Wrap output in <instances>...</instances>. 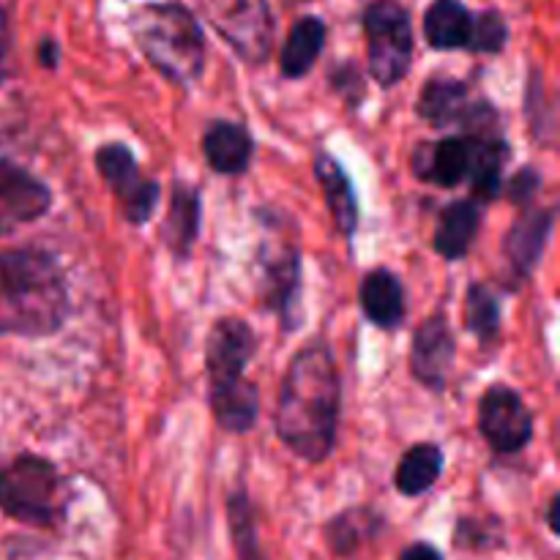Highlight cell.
Instances as JSON below:
<instances>
[{
  "label": "cell",
  "mask_w": 560,
  "mask_h": 560,
  "mask_svg": "<svg viewBox=\"0 0 560 560\" xmlns=\"http://www.w3.org/2000/svg\"><path fill=\"white\" fill-rule=\"evenodd\" d=\"M342 383L326 342H310L288 366L279 388L273 430L306 463H323L337 446Z\"/></svg>",
  "instance_id": "1"
},
{
  "label": "cell",
  "mask_w": 560,
  "mask_h": 560,
  "mask_svg": "<svg viewBox=\"0 0 560 560\" xmlns=\"http://www.w3.org/2000/svg\"><path fill=\"white\" fill-rule=\"evenodd\" d=\"M69 312V284L49 252H0V334L49 337Z\"/></svg>",
  "instance_id": "2"
},
{
  "label": "cell",
  "mask_w": 560,
  "mask_h": 560,
  "mask_svg": "<svg viewBox=\"0 0 560 560\" xmlns=\"http://www.w3.org/2000/svg\"><path fill=\"white\" fill-rule=\"evenodd\" d=\"M131 36L148 63L180 88H191L206 69V36L189 9L148 3L129 20Z\"/></svg>",
  "instance_id": "3"
},
{
  "label": "cell",
  "mask_w": 560,
  "mask_h": 560,
  "mask_svg": "<svg viewBox=\"0 0 560 560\" xmlns=\"http://www.w3.org/2000/svg\"><path fill=\"white\" fill-rule=\"evenodd\" d=\"M69 492L49 459L20 454L0 465V514L27 528H58L66 517Z\"/></svg>",
  "instance_id": "4"
},
{
  "label": "cell",
  "mask_w": 560,
  "mask_h": 560,
  "mask_svg": "<svg viewBox=\"0 0 560 560\" xmlns=\"http://www.w3.org/2000/svg\"><path fill=\"white\" fill-rule=\"evenodd\" d=\"M366 42H370V74L377 85L394 88L410 71L413 60V31L410 14L394 0H381L364 14Z\"/></svg>",
  "instance_id": "5"
},
{
  "label": "cell",
  "mask_w": 560,
  "mask_h": 560,
  "mask_svg": "<svg viewBox=\"0 0 560 560\" xmlns=\"http://www.w3.org/2000/svg\"><path fill=\"white\" fill-rule=\"evenodd\" d=\"M416 109L435 129L459 124L465 126V135H495V107L485 98H474L470 85L463 80H452V77L427 80Z\"/></svg>",
  "instance_id": "6"
},
{
  "label": "cell",
  "mask_w": 560,
  "mask_h": 560,
  "mask_svg": "<svg viewBox=\"0 0 560 560\" xmlns=\"http://www.w3.org/2000/svg\"><path fill=\"white\" fill-rule=\"evenodd\" d=\"M96 167L98 175L113 189V195L118 197L126 222L145 224L162 200V186L142 175L131 148L124 142H107L96 151Z\"/></svg>",
  "instance_id": "7"
},
{
  "label": "cell",
  "mask_w": 560,
  "mask_h": 560,
  "mask_svg": "<svg viewBox=\"0 0 560 560\" xmlns=\"http://www.w3.org/2000/svg\"><path fill=\"white\" fill-rule=\"evenodd\" d=\"M479 432L495 454H520L534 441V416L514 388L498 383L479 402Z\"/></svg>",
  "instance_id": "8"
},
{
  "label": "cell",
  "mask_w": 560,
  "mask_h": 560,
  "mask_svg": "<svg viewBox=\"0 0 560 560\" xmlns=\"http://www.w3.org/2000/svg\"><path fill=\"white\" fill-rule=\"evenodd\" d=\"M260 293L266 306L282 317L284 331L301 326V252L293 244L268 241L260 246Z\"/></svg>",
  "instance_id": "9"
},
{
  "label": "cell",
  "mask_w": 560,
  "mask_h": 560,
  "mask_svg": "<svg viewBox=\"0 0 560 560\" xmlns=\"http://www.w3.org/2000/svg\"><path fill=\"white\" fill-rule=\"evenodd\" d=\"M52 206V191L20 164L0 159V235L36 222Z\"/></svg>",
  "instance_id": "10"
},
{
  "label": "cell",
  "mask_w": 560,
  "mask_h": 560,
  "mask_svg": "<svg viewBox=\"0 0 560 560\" xmlns=\"http://www.w3.org/2000/svg\"><path fill=\"white\" fill-rule=\"evenodd\" d=\"M213 22L249 63H262L271 52L273 22L266 0H230L222 9H213Z\"/></svg>",
  "instance_id": "11"
},
{
  "label": "cell",
  "mask_w": 560,
  "mask_h": 560,
  "mask_svg": "<svg viewBox=\"0 0 560 560\" xmlns=\"http://www.w3.org/2000/svg\"><path fill=\"white\" fill-rule=\"evenodd\" d=\"M490 135H459L446 140L421 145L413 153V170L421 180L435 184L441 189H454L474 173L481 140Z\"/></svg>",
  "instance_id": "12"
},
{
  "label": "cell",
  "mask_w": 560,
  "mask_h": 560,
  "mask_svg": "<svg viewBox=\"0 0 560 560\" xmlns=\"http://www.w3.org/2000/svg\"><path fill=\"white\" fill-rule=\"evenodd\" d=\"M257 337L241 317H222L208 331L206 342V370L211 386L241 381L255 355Z\"/></svg>",
  "instance_id": "13"
},
{
  "label": "cell",
  "mask_w": 560,
  "mask_h": 560,
  "mask_svg": "<svg viewBox=\"0 0 560 560\" xmlns=\"http://www.w3.org/2000/svg\"><path fill=\"white\" fill-rule=\"evenodd\" d=\"M454 359H457V342H454L448 320L443 315L427 317L416 331L413 348H410L413 377L432 392H443L448 386Z\"/></svg>",
  "instance_id": "14"
},
{
  "label": "cell",
  "mask_w": 560,
  "mask_h": 560,
  "mask_svg": "<svg viewBox=\"0 0 560 560\" xmlns=\"http://www.w3.org/2000/svg\"><path fill=\"white\" fill-rule=\"evenodd\" d=\"M202 153L217 173L244 175L255 159V140L249 129L235 120H213L202 135Z\"/></svg>",
  "instance_id": "15"
},
{
  "label": "cell",
  "mask_w": 560,
  "mask_h": 560,
  "mask_svg": "<svg viewBox=\"0 0 560 560\" xmlns=\"http://www.w3.org/2000/svg\"><path fill=\"white\" fill-rule=\"evenodd\" d=\"M359 301L366 320L377 328L394 331L405 323V288L388 268H375L359 284Z\"/></svg>",
  "instance_id": "16"
},
{
  "label": "cell",
  "mask_w": 560,
  "mask_h": 560,
  "mask_svg": "<svg viewBox=\"0 0 560 560\" xmlns=\"http://www.w3.org/2000/svg\"><path fill=\"white\" fill-rule=\"evenodd\" d=\"M552 228H556V211L552 208H539L528 211L514 222L506 238V257L520 277H530L539 266L541 255L547 249Z\"/></svg>",
  "instance_id": "17"
},
{
  "label": "cell",
  "mask_w": 560,
  "mask_h": 560,
  "mask_svg": "<svg viewBox=\"0 0 560 560\" xmlns=\"http://www.w3.org/2000/svg\"><path fill=\"white\" fill-rule=\"evenodd\" d=\"M200 219H202V200L200 189L189 184H173V195H170L167 219H164V244L173 252L175 260H186L195 249V241L200 235Z\"/></svg>",
  "instance_id": "18"
},
{
  "label": "cell",
  "mask_w": 560,
  "mask_h": 560,
  "mask_svg": "<svg viewBox=\"0 0 560 560\" xmlns=\"http://www.w3.org/2000/svg\"><path fill=\"white\" fill-rule=\"evenodd\" d=\"M315 175L326 191V206L331 211L334 224L350 241L359 230V197H355L348 173L331 153L320 151L315 156Z\"/></svg>",
  "instance_id": "19"
},
{
  "label": "cell",
  "mask_w": 560,
  "mask_h": 560,
  "mask_svg": "<svg viewBox=\"0 0 560 560\" xmlns=\"http://www.w3.org/2000/svg\"><path fill=\"white\" fill-rule=\"evenodd\" d=\"M208 402H211L213 419L222 430L246 435L255 427L257 413H260V394L249 381H233L224 386L208 388Z\"/></svg>",
  "instance_id": "20"
},
{
  "label": "cell",
  "mask_w": 560,
  "mask_h": 560,
  "mask_svg": "<svg viewBox=\"0 0 560 560\" xmlns=\"http://www.w3.org/2000/svg\"><path fill=\"white\" fill-rule=\"evenodd\" d=\"M481 211L479 202L474 200H457L441 213V222L435 230V252L446 260H463L474 246L476 235H479Z\"/></svg>",
  "instance_id": "21"
},
{
  "label": "cell",
  "mask_w": 560,
  "mask_h": 560,
  "mask_svg": "<svg viewBox=\"0 0 560 560\" xmlns=\"http://www.w3.org/2000/svg\"><path fill=\"white\" fill-rule=\"evenodd\" d=\"M443 468H446V457L438 443H416L399 459L394 485H397L399 495L419 498L438 485Z\"/></svg>",
  "instance_id": "22"
},
{
  "label": "cell",
  "mask_w": 560,
  "mask_h": 560,
  "mask_svg": "<svg viewBox=\"0 0 560 560\" xmlns=\"http://www.w3.org/2000/svg\"><path fill=\"white\" fill-rule=\"evenodd\" d=\"M474 14L459 0H435L424 14V36L432 49H468Z\"/></svg>",
  "instance_id": "23"
},
{
  "label": "cell",
  "mask_w": 560,
  "mask_h": 560,
  "mask_svg": "<svg viewBox=\"0 0 560 560\" xmlns=\"http://www.w3.org/2000/svg\"><path fill=\"white\" fill-rule=\"evenodd\" d=\"M323 47H326V22L320 16H301L293 27L290 36L282 47V74L290 80L306 77L320 58Z\"/></svg>",
  "instance_id": "24"
},
{
  "label": "cell",
  "mask_w": 560,
  "mask_h": 560,
  "mask_svg": "<svg viewBox=\"0 0 560 560\" xmlns=\"http://www.w3.org/2000/svg\"><path fill=\"white\" fill-rule=\"evenodd\" d=\"M386 520L370 506H353L348 512L337 514L331 523L326 525V541L337 556L350 558L366 545V541L375 539L383 530Z\"/></svg>",
  "instance_id": "25"
},
{
  "label": "cell",
  "mask_w": 560,
  "mask_h": 560,
  "mask_svg": "<svg viewBox=\"0 0 560 560\" xmlns=\"http://www.w3.org/2000/svg\"><path fill=\"white\" fill-rule=\"evenodd\" d=\"M509 162V145L501 137L490 135L481 140L479 156H476L474 173H470V191H474V202H492L501 195V178L503 167Z\"/></svg>",
  "instance_id": "26"
},
{
  "label": "cell",
  "mask_w": 560,
  "mask_h": 560,
  "mask_svg": "<svg viewBox=\"0 0 560 560\" xmlns=\"http://www.w3.org/2000/svg\"><path fill=\"white\" fill-rule=\"evenodd\" d=\"M228 523L230 539H233L235 558L238 560H266L260 547V534H257V514L252 506L246 490L233 492L228 498Z\"/></svg>",
  "instance_id": "27"
},
{
  "label": "cell",
  "mask_w": 560,
  "mask_h": 560,
  "mask_svg": "<svg viewBox=\"0 0 560 560\" xmlns=\"http://www.w3.org/2000/svg\"><path fill=\"white\" fill-rule=\"evenodd\" d=\"M465 323L481 345H492L498 339V334H501V299L490 284L476 282L468 288Z\"/></svg>",
  "instance_id": "28"
},
{
  "label": "cell",
  "mask_w": 560,
  "mask_h": 560,
  "mask_svg": "<svg viewBox=\"0 0 560 560\" xmlns=\"http://www.w3.org/2000/svg\"><path fill=\"white\" fill-rule=\"evenodd\" d=\"M509 42V27L498 11H481L474 14V31H470L468 49L470 52L481 55H495L506 47Z\"/></svg>",
  "instance_id": "29"
},
{
  "label": "cell",
  "mask_w": 560,
  "mask_h": 560,
  "mask_svg": "<svg viewBox=\"0 0 560 560\" xmlns=\"http://www.w3.org/2000/svg\"><path fill=\"white\" fill-rule=\"evenodd\" d=\"M541 186V175L536 173L534 167H523L509 184V200L517 202V206H525V202L534 200V195Z\"/></svg>",
  "instance_id": "30"
},
{
  "label": "cell",
  "mask_w": 560,
  "mask_h": 560,
  "mask_svg": "<svg viewBox=\"0 0 560 560\" xmlns=\"http://www.w3.org/2000/svg\"><path fill=\"white\" fill-rule=\"evenodd\" d=\"M9 55H11V25L9 14L0 9V82L9 74Z\"/></svg>",
  "instance_id": "31"
},
{
  "label": "cell",
  "mask_w": 560,
  "mask_h": 560,
  "mask_svg": "<svg viewBox=\"0 0 560 560\" xmlns=\"http://www.w3.org/2000/svg\"><path fill=\"white\" fill-rule=\"evenodd\" d=\"M399 560H446V558H443V552L438 550V547L427 545V541H416V545L405 547Z\"/></svg>",
  "instance_id": "32"
},
{
  "label": "cell",
  "mask_w": 560,
  "mask_h": 560,
  "mask_svg": "<svg viewBox=\"0 0 560 560\" xmlns=\"http://www.w3.org/2000/svg\"><path fill=\"white\" fill-rule=\"evenodd\" d=\"M38 63H42L44 69H58V63H60L58 42H52V38H44V42L38 44Z\"/></svg>",
  "instance_id": "33"
},
{
  "label": "cell",
  "mask_w": 560,
  "mask_h": 560,
  "mask_svg": "<svg viewBox=\"0 0 560 560\" xmlns=\"http://www.w3.org/2000/svg\"><path fill=\"white\" fill-rule=\"evenodd\" d=\"M547 525H550L552 534L558 536V495H552L550 506H547Z\"/></svg>",
  "instance_id": "34"
}]
</instances>
